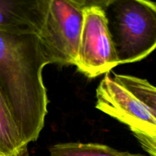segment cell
Instances as JSON below:
<instances>
[{
	"label": "cell",
	"instance_id": "6",
	"mask_svg": "<svg viewBox=\"0 0 156 156\" xmlns=\"http://www.w3.org/2000/svg\"><path fill=\"white\" fill-rule=\"evenodd\" d=\"M50 3L51 0H0V32L37 35Z\"/></svg>",
	"mask_w": 156,
	"mask_h": 156
},
{
	"label": "cell",
	"instance_id": "1",
	"mask_svg": "<svg viewBox=\"0 0 156 156\" xmlns=\"http://www.w3.org/2000/svg\"><path fill=\"white\" fill-rule=\"evenodd\" d=\"M48 64L37 35L0 32V93L24 145L44 126L49 101L42 73Z\"/></svg>",
	"mask_w": 156,
	"mask_h": 156
},
{
	"label": "cell",
	"instance_id": "4",
	"mask_svg": "<svg viewBox=\"0 0 156 156\" xmlns=\"http://www.w3.org/2000/svg\"><path fill=\"white\" fill-rule=\"evenodd\" d=\"M83 23V11L68 0H51L48 15L37 34L50 64L74 65Z\"/></svg>",
	"mask_w": 156,
	"mask_h": 156
},
{
	"label": "cell",
	"instance_id": "2",
	"mask_svg": "<svg viewBox=\"0 0 156 156\" xmlns=\"http://www.w3.org/2000/svg\"><path fill=\"white\" fill-rule=\"evenodd\" d=\"M96 108L129 128L150 156H156V88L147 79L106 73L96 89Z\"/></svg>",
	"mask_w": 156,
	"mask_h": 156
},
{
	"label": "cell",
	"instance_id": "5",
	"mask_svg": "<svg viewBox=\"0 0 156 156\" xmlns=\"http://www.w3.org/2000/svg\"><path fill=\"white\" fill-rule=\"evenodd\" d=\"M75 66L88 78L106 74L119 65L104 11L83 10V23Z\"/></svg>",
	"mask_w": 156,
	"mask_h": 156
},
{
	"label": "cell",
	"instance_id": "7",
	"mask_svg": "<svg viewBox=\"0 0 156 156\" xmlns=\"http://www.w3.org/2000/svg\"><path fill=\"white\" fill-rule=\"evenodd\" d=\"M50 156H146L122 152L99 143H64L50 148Z\"/></svg>",
	"mask_w": 156,
	"mask_h": 156
},
{
	"label": "cell",
	"instance_id": "8",
	"mask_svg": "<svg viewBox=\"0 0 156 156\" xmlns=\"http://www.w3.org/2000/svg\"><path fill=\"white\" fill-rule=\"evenodd\" d=\"M27 146L23 143L10 111L0 93V156L13 155Z\"/></svg>",
	"mask_w": 156,
	"mask_h": 156
},
{
	"label": "cell",
	"instance_id": "10",
	"mask_svg": "<svg viewBox=\"0 0 156 156\" xmlns=\"http://www.w3.org/2000/svg\"><path fill=\"white\" fill-rule=\"evenodd\" d=\"M10 156H29V151H28V146H25L24 148H23L19 152L13 155Z\"/></svg>",
	"mask_w": 156,
	"mask_h": 156
},
{
	"label": "cell",
	"instance_id": "3",
	"mask_svg": "<svg viewBox=\"0 0 156 156\" xmlns=\"http://www.w3.org/2000/svg\"><path fill=\"white\" fill-rule=\"evenodd\" d=\"M103 11L119 65L142 60L155 50L154 2L113 0Z\"/></svg>",
	"mask_w": 156,
	"mask_h": 156
},
{
	"label": "cell",
	"instance_id": "9",
	"mask_svg": "<svg viewBox=\"0 0 156 156\" xmlns=\"http://www.w3.org/2000/svg\"><path fill=\"white\" fill-rule=\"evenodd\" d=\"M81 10L88 9H99L104 10L113 0H68Z\"/></svg>",
	"mask_w": 156,
	"mask_h": 156
}]
</instances>
